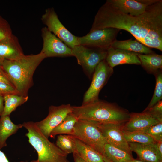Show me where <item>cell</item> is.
<instances>
[{
    "label": "cell",
    "mask_w": 162,
    "mask_h": 162,
    "mask_svg": "<svg viewBox=\"0 0 162 162\" xmlns=\"http://www.w3.org/2000/svg\"><path fill=\"white\" fill-rule=\"evenodd\" d=\"M109 28L126 31L146 46L162 52V0L137 16L121 12L106 0L98 11L90 31Z\"/></svg>",
    "instance_id": "obj_1"
},
{
    "label": "cell",
    "mask_w": 162,
    "mask_h": 162,
    "mask_svg": "<svg viewBox=\"0 0 162 162\" xmlns=\"http://www.w3.org/2000/svg\"><path fill=\"white\" fill-rule=\"evenodd\" d=\"M46 58L42 53L25 55L17 59L3 61L2 67L19 94L27 96L32 86L33 76L36 68Z\"/></svg>",
    "instance_id": "obj_2"
},
{
    "label": "cell",
    "mask_w": 162,
    "mask_h": 162,
    "mask_svg": "<svg viewBox=\"0 0 162 162\" xmlns=\"http://www.w3.org/2000/svg\"><path fill=\"white\" fill-rule=\"evenodd\" d=\"M72 112L78 119L120 124L126 122L130 114L115 104L99 99L80 106H72Z\"/></svg>",
    "instance_id": "obj_3"
},
{
    "label": "cell",
    "mask_w": 162,
    "mask_h": 162,
    "mask_svg": "<svg viewBox=\"0 0 162 162\" xmlns=\"http://www.w3.org/2000/svg\"><path fill=\"white\" fill-rule=\"evenodd\" d=\"M23 127L28 132L26 136L28 142L37 152L38 158L32 162H70L68 154L51 142L42 133L35 122H24Z\"/></svg>",
    "instance_id": "obj_4"
},
{
    "label": "cell",
    "mask_w": 162,
    "mask_h": 162,
    "mask_svg": "<svg viewBox=\"0 0 162 162\" xmlns=\"http://www.w3.org/2000/svg\"><path fill=\"white\" fill-rule=\"evenodd\" d=\"M73 136L90 146L103 156L104 147L108 143L98 128L97 122L78 119Z\"/></svg>",
    "instance_id": "obj_5"
},
{
    "label": "cell",
    "mask_w": 162,
    "mask_h": 162,
    "mask_svg": "<svg viewBox=\"0 0 162 162\" xmlns=\"http://www.w3.org/2000/svg\"><path fill=\"white\" fill-rule=\"evenodd\" d=\"M72 49L73 56L76 58L78 64L89 79H92L98 64L105 60L107 50L87 47L79 45Z\"/></svg>",
    "instance_id": "obj_6"
},
{
    "label": "cell",
    "mask_w": 162,
    "mask_h": 162,
    "mask_svg": "<svg viewBox=\"0 0 162 162\" xmlns=\"http://www.w3.org/2000/svg\"><path fill=\"white\" fill-rule=\"evenodd\" d=\"M41 20L50 32L71 49L79 45L78 37L72 34L62 23L53 8L46 9Z\"/></svg>",
    "instance_id": "obj_7"
},
{
    "label": "cell",
    "mask_w": 162,
    "mask_h": 162,
    "mask_svg": "<svg viewBox=\"0 0 162 162\" xmlns=\"http://www.w3.org/2000/svg\"><path fill=\"white\" fill-rule=\"evenodd\" d=\"M113 68L105 60L101 62L96 68L91 85L85 93L82 104H86L98 100L99 93L113 74Z\"/></svg>",
    "instance_id": "obj_8"
},
{
    "label": "cell",
    "mask_w": 162,
    "mask_h": 162,
    "mask_svg": "<svg viewBox=\"0 0 162 162\" xmlns=\"http://www.w3.org/2000/svg\"><path fill=\"white\" fill-rule=\"evenodd\" d=\"M120 30L109 28L95 30L85 36L78 37L79 45L92 48L107 50L116 39Z\"/></svg>",
    "instance_id": "obj_9"
},
{
    "label": "cell",
    "mask_w": 162,
    "mask_h": 162,
    "mask_svg": "<svg viewBox=\"0 0 162 162\" xmlns=\"http://www.w3.org/2000/svg\"><path fill=\"white\" fill-rule=\"evenodd\" d=\"M41 35L43 43L40 52L44 55L46 58L73 56L72 49L50 32L46 27L42 28Z\"/></svg>",
    "instance_id": "obj_10"
},
{
    "label": "cell",
    "mask_w": 162,
    "mask_h": 162,
    "mask_svg": "<svg viewBox=\"0 0 162 162\" xmlns=\"http://www.w3.org/2000/svg\"><path fill=\"white\" fill-rule=\"evenodd\" d=\"M72 111V106L70 104L59 106L52 105L49 107L47 116L43 120L35 123L42 133L48 138L53 129L60 124Z\"/></svg>",
    "instance_id": "obj_11"
},
{
    "label": "cell",
    "mask_w": 162,
    "mask_h": 162,
    "mask_svg": "<svg viewBox=\"0 0 162 162\" xmlns=\"http://www.w3.org/2000/svg\"><path fill=\"white\" fill-rule=\"evenodd\" d=\"M97 122L98 128L108 143L132 154L128 142L124 135L123 124Z\"/></svg>",
    "instance_id": "obj_12"
},
{
    "label": "cell",
    "mask_w": 162,
    "mask_h": 162,
    "mask_svg": "<svg viewBox=\"0 0 162 162\" xmlns=\"http://www.w3.org/2000/svg\"><path fill=\"white\" fill-rule=\"evenodd\" d=\"M121 12L133 16H139L158 0H107Z\"/></svg>",
    "instance_id": "obj_13"
},
{
    "label": "cell",
    "mask_w": 162,
    "mask_h": 162,
    "mask_svg": "<svg viewBox=\"0 0 162 162\" xmlns=\"http://www.w3.org/2000/svg\"><path fill=\"white\" fill-rule=\"evenodd\" d=\"M162 122L153 118L145 111L130 113L128 120L122 124L123 130L143 131L150 127Z\"/></svg>",
    "instance_id": "obj_14"
},
{
    "label": "cell",
    "mask_w": 162,
    "mask_h": 162,
    "mask_svg": "<svg viewBox=\"0 0 162 162\" xmlns=\"http://www.w3.org/2000/svg\"><path fill=\"white\" fill-rule=\"evenodd\" d=\"M139 54L124 50L110 47L107 50L105 60L112 68L119 65H141Z\"/></svg>",
    "instance_id": "obj_15"
},
{
    "label": "cell",
    "mask_w": 162,
    "mask_h": 162,
    "mask_svg": "<svg viewBox=\"0 0 162 162\" xmlns=\"http://www.w3.org/2000/svg\"><path fill=\"white\" fill-rule=\"evenodd\" d=\"M128 142L131 151L137 154L139 160L145 162H162V155L159 152L156 142L148 145Z\"/></svg>",
    "instance_id": "obj_16"
},
{
    "label": "cell",
    "mask_w": 162,
    "mask_h": 162,
    "mask_svg": "<svg viewBox=\"0 0 162 162\" xmlns=\"http://www.w3.org/2000/svg\"><path fill=\"white\" fill-rule=\"evenodd\" d=\"M24 55L18 38L13 34L0 41V59L13 60Z\"/></svg>",
    "instance_id": "obj_17"
},
{
    "label": "cell",
    "mask_w": 162,
    "mask_h": 162,
    "mask_svg": "<svg viewBox=\"0 0 162 162\" xmlns=\"http://www.w3.org/2000/svg\"><path fill=\"white\" fill-rule=\"evenodd\" d=\"M111 47L139 54H147L154 52L151 48L146 46L136 39L133 40L131 39L122 40H116L112 43Z\"/></svg>",
    "instance_id": "obj_18"
},
{
    "label": "cell",
    "mask_w": 162,
    "mask_h": 162,
    "mask_svg": "<svg viewBox=\"0 0 162 162\" xmlns=\"http://www.w3.org/2000/svg\"><path fill=\"white\" fill-rule=\"evenodd\" d=\"M141 65L150 74L154 75L162 71V55L154 52L147 54H138Z\"/></svg>",
    "instance_id": "obj_19"
},
{
    "label": "cell",
    "mask_w": 162,
    "mask_h": 162,
    "mask_svg": "<svg viewBox=\"0 0 162 162\" xmlns=\"http://www.w3.org/2000/svg\"><path fill=\"white\" fill-rule=\"evenodd\" d=\"M104 162H130L134 159L132 155L107 143L103 156Z\"/></svg>",
    "instance_id": "obj_20"
},
{
    "label": "cell",
    "mask_w": 162,
    "mask_h": 162,
    "mask_svg": "<svg viewBox=\"0 0 162 162\" xmlns=\"http://www.w3.org/2000/svg\"><path fill=\"white\" fill-rule=\"evenodd\" d=\"M22 127V124H14L10 120L9 116H1L0 118V149L6 146V141L8 137L15 134Z\"/></svg>",
    "instance_id": "obj_21"
},
{
    "label": "cell",
    "mask_w": 162,
    "mask_h": 162,
    "mask_svg": "<svg viewBox=\"0 0 162 162\" xmlns=\"http://www.w3.org/2000/svg\"><path fill=\"white\" fill-rule=\"evenodd\" d=\"M76 153L88 162H104L102 156L88 145L75 138Z\"/></svg>",
    "instance_id": "obj_22"
},
{
    "label": "cell",
    "mask_w": 162,
    "mask_h": 162,
    "mask_svg": "<svg viewBox=\"0 0 162 162\" xmlns=\"http://www.w3.org/2000/svg\"><path fill=\"white\" fill-rule=\"evenodd\" d=\"M78 118L72 113H69L63 121L56 127L51 133L50 136L54 138L57 135L67 134L73 136L74 128Z\"/></svg>",
    "instance_id": "obj_23"
},
{
    "label": "cell",
    "mask_w": 162,
    "mask_h": 162,
    "mask_svg": "<svg viewBox=\"0 0 162 162\" xmlns=\"http://www.w3.org/2000/svg\"><path fill=\"white\" fill-rule=\"evenodd\" d=\"M4 97V108L1 116H10L18 106L26 102L28 98V95L14 94H7Z\"/></svg>",
    "instance_id": "obj_24"
},
{
    "label": "cell",
    "mask_w": 162,
    "mask_h": 162,
    "mask_svg": "<svg viewBox=\"0 0 162 162\" xmlns=\"http://www.w3.org/2000/svg\"><path fill=\"white\" fill-rule=\"evenodd\" d=\"M124 137L128 142L148 145L156 142L152 137L141 131H128L123 130Z\"/></svg>",
    "instance_id": "obj_25"
},
{
    "label": "cell",
    "mask_w": 162,
    "mask_h": 162,
    "mask_svg": "<svg viewBox=\"0 0 162 162\" xmlns=\"http://www.w3.org/2000/svg\"><path fill=\"white\" fill-rule=\"evenodd\" d=\"M56 145L68 154L76 151L75 138L73 136L60 134L57 136Z\"/></svg>",
    "instance_id": "obj_26"
},
{
    "label": "cell",
    "mask_w": 162,
    "mask_h": 162,
    "mask_svg": "<svg viewBox=\"0 0 162 162\" xmlns=\"http://www.w3.org/2000/svg\"><path fill=\"white\" fill-rule=\"evenodd\" d=\"M156 77V85L152 98L146 109L150 108L162 99V72H159L155 75Z\"/></svg>",
    "instance_id": "obj_27"
},
{
    "label": "cell",
    "mask_w": 162,
    "mask_h": 162,
    "mask_svg": "<svg viewBox=\"0 0 162 162\" xmlns=\"http://www.w3.org/2000/svg\"><path fill=\"white\" fill-rule=\"evenodd\" d=\"M142 132L149 135L156 142L162 141V122L150 127Z\"/></svg>",
    "instance_id": "obj_28"
},
{
    "label": "cell",
    "mask_w": 162,
    "mask_h": 162,
    "mask_svg": "<svg viewBox=\"0 0 162 162\" xmlns=\"http://www.w3.org/2000/svg\"><path fill=\"white\" fill-rule=\"evenodd\" d=\"M12 34L8 22L0 15V41L8 38Z\"/></svg>",
    "instance_id": "obj_29"
},
{
    "label": "cell",
    "mask_w": 162,
    "mask_h": 162,
    "mask_svg": "<svg viewBox=\"0 0 162 162\" xmlns=\"http://www.w3.org/2000/svg\"><path fill=\"white\" fill-rule=\"evenodd\" d=\"M145 111L150 114L153 118L162 122V101L158 102L155 105L148 109H146Z\"/></svg>",
    "instance_id": "obj_30"
},
{
    "label": "cell",
    "mask_w": 162,
    "mask_h": 162,
    "mask_svg": "<svg viewBox=\"0 0 162 162\" xmlns=\"http://www.w3.org/2000/svg\"><path fill=\"white\" fill-rule=\"evenodd\" d=\"M12 94H19L13 86L5 83L0 82V94L4 96Z\"/></svg>",
    "instance_id": "obj_31"
},
{
    "label": "cell",
    "mask_w": 162,
    "mask_h": 162,
    "mask_svg": "<svg viewBox=\"0 0 162 162\" xmlns=\"http://www.w3.org/2000/svg\"><path fill=\"white\" fill-rule=\"evenodd\" d=\"M0 82L7 83L14 87L12 81L2 67H0Z\"/></svg>",
    "instance_id": "obj_32"
},
{
    "label": "cell",
    "mask_w": 162,
    "mask_h": 162,
    "mask_svg": "<svg viewBox=\"0 0 162 162\" xmlns=\"http://www.w3.org/2000/svg\"><path fill=\"white\" fill-rule=\"evenodd\" d=\"M74 162H88L76 153L73 154Z\"/></svg>",
    "instance_id": "obj_33"
},
{
    "label": "cell",
    "mask_w": 162,
    "mask_h": 162,
    "mask_svg": "<svg viewBox=\"0 0 162 162\" xmlns=\"http://www.w3.org/2000/svg\"><path fill=\"white\" fill-rule=\"evenodd\" d=\"M4 96L0 94V116L2 114L4 108Z\"/></svg>",
    "instance_id": "obj_34"
},
{
    "label": "cell",
    "mask_w": 162,
    "mask_h": 162,
    "mask_svg": "<svg viewBox=\"0 0 162 162\" xmlns=\"http://www.w3.org/2000/svg\"><path fill=\"white\" fill-rule=\"evenodd\" d=\"M0 162H10L5 154L0 149Z\"/></svg>",
    "instance_id": "obj_35"
},
{
    "label": "cell",
    "mask_w": 162,
    "mask_h": 162,
    "mask_svg": "<svg viewBox=\"0 0 162 162\" xmlns=\"http://www.w3.org/2000/svg\"><path fill=\"white\" fill-rule=\"evenodd\" d=\"M130 162H145L141 161V160H136V159H134L133 160H132Z\"/></svg>",
    "instance_id": "obj_36"
},
{
    "label": "cell",
    "mask_w": 162,
    "mask_h": 162,
    "mask_svg": "<svg viewBox=\"0 0 162 162\" xmlns=\"http://www.w3.org/2000/svg\"><path fill=\"white\" fill-rule=\"evenodd\" d=\"M3 60L0 59V67H2Z\"/></svg>",
    "instance_id": "obj_37"
},
{
    "label": "cell",
    "mask_w": 162,
    "mask_h": 162,
    "mask_svg": "<svg viewBox=\"0 0 162 162\" xmlns=\"http://www.w3.org/2000/svg\"><path fill=\"white\" fill-rule=\"evenodd\" d=\"M31 162H32V161H31Z\"/></svg>",
    "instance_id": "obj_38"
}]
</instances>
